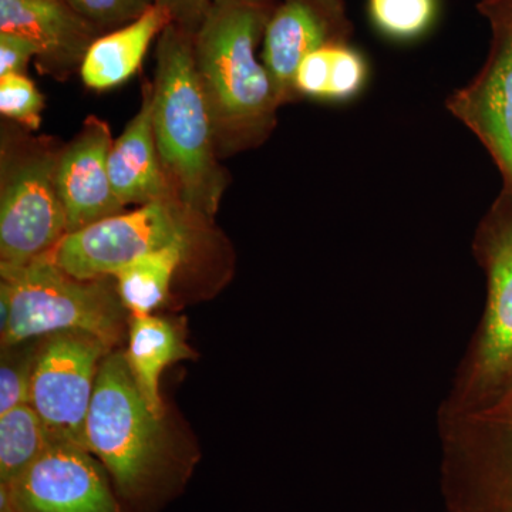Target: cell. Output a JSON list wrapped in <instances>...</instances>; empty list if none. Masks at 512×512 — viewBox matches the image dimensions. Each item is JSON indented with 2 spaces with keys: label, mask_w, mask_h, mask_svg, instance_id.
Masks as SVG:
<instances>
[{
  "label": "cell",
  "mask_w": 512,
  "mask_h": 512,
  "mask_svg": "<svg viewBox=\"0 0 512 512\" xmlns=\"http://www.w3.org/2000/svg\"><path fill=\"white\" fill-rule=\"evenodd\" d=\"M274 0H212L194 32V62L218 154L258 146L281 106L256 49Z\"/></svg>",
  "instance_id": "cell-1"
},
{
  "label": "cell",
  "mask_w": 512,
  "mask_h": 512,
  "mask_svg": "<svg viewBox=\"0 0 512 512\" xmlns=\"http://www.w3.org/2000/svg\"><path fill=\"white\" fill-rule=\"evenodd\" d=\"M153 128L174 200L194 220H211L225 191L224 171L194 62V33L170 23L157 43Z\"/></svg>",
  "instance_id": "cell-2"
},
{
  "label": "cell",
  "mask_w": 512,
  "mask_h": 512,
  "mask_svg": "<svg viewBox=\"0 0 512 512\" xmlns=\"http://www.w3.org/2000/svg\"><path fill=\"white\" fill-rule=\"evenodd\" d=\"M163 421L138 389L126 353L104 357L87 414L86 447L110 474L124 510L154 507L183 480Z\"/></svg>",
  "instance_id": "cell-3"
},
{
  "label": "cell",
  "mask_w": 512,
  "mask_h": 512,
  "mask_svg": "<svg viewBox=\"0 0 512 512\" xmlns=\"http://www.w3.org/2000/svg\"><path fill=\"white\" fill-rule=\"evenodd\" d=\"M0 275L12 303L2 349L62 332L89 333L111 349L120 342L127 309L109 276L83 281L46 258L0 265Z\"/></svg>",
  "instance_id": "cell-4"
},
{
  "label": "cell",
  "mask_w": 512,
  "mask_h": 512,
  "mask_svg": "<svg viewBox=\"0 0 512 512\" xmlns=\"http://www.w3.org/2000/svg\"><path fill=\"white\" fill-rule=\"evenodd\" d=\"M437 421L448 512H512V382L483 406Z\"/></svg>",
  "instance_id": "cell-5"
},
{
  "label": "cell",
  "mask_w": 512,
  "mask_h": 512,
  "mask_svg": "<svg viewBox=\"0 0 512 512\" xmlns=\"http://www.w3.org/2000/svg\"><path fill=\"white\" fill-rule=\"evenodd\" d=\"M476 252L487 272V305L439 413L476 409L512 382V212H498L485 222Z\"/></svg>",
  "instance_id": "cell-6"
},
{
  "label": "cell",
  "mask_w": 512,
  "mask_h": 512,
  "mask_svg": "<svg viewBox=\"0 0 512 512\" xmlns=\"http://www.w3.org/2000/svg\"><path fill=\"white\" fill-rule=\"evenodd\" d=\"M59 153L42 143L3 146L0 265L30 264L66 237L67 217L56 187Z\"/></svg>",
  "instance_id": "cell-7"
},
{
  "label": "cell",
  "mask_w": 512,
  "mask_h": 512,
  "mask_svg": "<svg viewBox=\"0 0 512 512\" xmlns=\"http://www.w3.org/2000/svg\"><path fill=\"white\" fill-rule=\"evenodd\" d=\"M192 221L177 201H154L70 232L43 258L83 281L107 278L150 252L190 245Z\"/></svg>",
  "instance_id": "cell-8"
},
{
  "label": "cell",
  "mask_w": 512,
  "mask_h": 512,
  "mask_svg": "<svg viewBox=\"0 0 512 512\" xmlns=\"http://www.w3.org/2000/svg\"><path fill=\"white\" fill-rule=\"evenodd\" d=\"M111 348L84 332L46 336L37 349L29 404L56 441L87 450L86 420L104 357Z\"/></svg>",
  "instance_id": "cell-9"
},
{
  "label": "cell",
  "mask_w": 512,
  "mask_h": 512,
  "mask_svg": "<svg viewBox=\"0 0 512 512\" xmlns=\"http://www.w3.org/2000/svg\"><path fill=\"white\" fill-rule=\"evenodd\" d=\"M0 512H126L93 454L55 441L13 483H0Z\"/></svg>",
  "instance_id": "cell-10"
},
{
  "label": "cell",
  "mask_w": 512,
  "mask_h": 512,
  "mask_svg": "<svg viewBox=\"0 0 512 512\" xmlns=\"http://www.w3.org/2000/svg\"><path fill=\"white\" fill-rule=\"evenodd\" d=\"M480 10L493 26V50L483 72L448 107L483 140L512 185V0H484Z\"/></svg>",
  "instance_id": "cell-11"
},
{
  "label": "cell",
  "mask_w": 512,
  "mask_h": 512,
  "mask_svg": "<svg viewBox=\"0 0 512 512\" xmlns=\"http://www.w3.org/2000/svg\"><path fill=\"white\" fill-rule=\"evenodd\" d=\"M350 22L342 0H284L276 6L262 40V63L281 104L296 92V73L306 56L346 45Z\"/></svg>",
  "instance_id": "cell-12"
},
{
  "label": "cell",
  "mask_w": 512,
  "mask_h": 512,
  "mask_svg": "<svg viewBox=\"0 0 512 512\" xmlns=\"http://www.w3.org/2000/svg\"><path fill=\"white\" fill-rule=\"evenodd\" d=\"M113 138L106 121L89 117L76 137L59 153L56 187L67 217V234L121 214L109 174Z\"/></svg>",
  "instance_id": "cell-13"
},
{
  "label": "cell",
  "mask_w": 512,
  "mask_h": 512,
  "mask_svg": "<svg viewBox=\"0 0 512 512\" xmlns=\"http://www.w3.org/2000/svg\"><path fill=\"white\" fill-rule=\"evenodd\" d=\"M0 32L26 37L43 72L64 76L82 66L99 30L63 0H0Z\"/></svg>",
  "instance_id": "cell-14"
},
{
  "label": "cell",
  "mask_w": 512,
  "mask_h": 512,
  "mask_svg": "<svg viewBox=\"0 0 512 512\" xmlns=\"http://www.w3.org/2000/svg\"><path fill=\"white\" fill-rule=\"evenodd\" d=\"M111 187L121 204L174 200L165 178L153 128V84H144L143 103L109 153ZM175 201V200H174Z\"/></svg>",
  "instance_id": "cell-15"
},
{
  "label": "cell",
  "mask_w": 512,
  "mask_h": 512,
  "mask_svg": "<svg viewBox=\"0 0 512 512\" xmlns=\"http://www.w3.org/2000/svg\"><path fill=\"white\" fill-rule=\"evenodd\" d=\"M170 23V13L154 5L134 22L97 37L80 66L84 84L101 92L127 82L140 69L154 37Z\"/></svg>",
  "instance_id": "cell-16"
},
{
  "label": "cell",
  "mask_w": 512,
  "mask_h": 512,
  "mask_svg": "<svg viewBox=\"0 0 512 512\" xmlns=\"http://www.w3.org/2000/svg\"><path fill=\"white\" fill-rule=\"evenodd\" d=\"M194 352L185 345L171 320L158 316H131L126 359L131 375L151 412L164 419L160 377L165 367L190 359Z\"/></svg>",
  "instance_id": "cell-17"
},
{
  "label": "cell",
  "mask_w": 512,
  "mask_h": 512,
  "mask_svg": "<svg viewBox=\"0 0 512 512\" xmlns=\"http://www.w3.org/2000/svg\"><path fill=\"white\" fill-rule=\"evenodd\" d=\"M190 245L174 244L134 259L111 278L131 316L151 315L168 298L175 269Z\"/></svg>",
  "instance_id": "cell-18"
},
{
  "label": "cell",
  "mask_w": 512,
  "mask_h": 512,
  "mask_svg": "<svg viewBox=\"0 0 512 512\" xmlns=\"http://www.w3.org/2000/svg\"><path fill=\"white\" fill-rule=\"evenodd\" d=\"M45 421L30 404L0 416V483L18 480L55 443Z\"/></svg>",
  "instance_id": "cell-19"
},
{
  "label": "cell",
  "mask_w": 512,
  "mask_h": 512,
  "mask_svg": "<svg viewBox=\"0 0 512 512\" xmlns=\"http://www.w3.org/2000/svg\"><path fill=\"white\" fill-rule=\"evenodd\" d=\"M369 12L383 35L413 40L433 25L437 0H369Z\"/></svg>",
  "instance_id": "cell-20"
},
{
  "label": "cell",
  "mask_w": 512,
  "mask_h": 512,
  "mask_svg": "<svg viewBox=\"0 0 512 512\" xmlns=\"http://www.w3.org/2000/svg\"><path fill=\"white\" fill-rule=\"evenodd\" d=\"M45 106L42 94L26 74H9L0 77V113L22 124L29 130H37L42 123Z\"/></svg>",
  "instance_id": "cell-21"
},
{
  "label": "cell",
  "mask_w": 512,
  "mask_h": 512,
  "mask_svg": "<svg viewBox=\"0 0 512 512\" xmlns=\"http://www.w3.org/2000/svg\"><path fill=\"white\" fill-rule=\"evenodd\" d=\"M97 30L120 29L140 18L157 0H63Z\"/></svg>",
  "instance_id": "cell-22"
},
{
  "label": "cell",
  "mask_w": 512,
  "mask_h": 512,
  "mask_svg": "<svg viewBox=\"0 0 512 512\" xmlns=\"http://www.w3.org/2000/svg\"><path fill=\"white\" fill-rule=\"evenodd\" d=\"M0 362V416L15 407L29 403L30 380L37 350L30 348L26 352L9 353L2 349Z\"/></svg>",
  "instance_id": "cell-23"
},
{
  "label": "cell",
  "mask_w": 512,
  "mask_h": 512,
  "mask_svg": "<svg viewBox=\"0 0 512 512\" xmlns=\"http://www.w3.org/2000/svg\"><path fill=\"white\" fill-rule=\"evenodd\" d=\"M366 77V62L359 52L348 43L332 47L328 100L352 99L363 89Z\"/></svg>",
  "instance_id": "cell-24"
},
{
  "label": "cell",
  "mask_w": 512,
  "mask_h": 512,
  "mask_svg": "<svg viewBox=\"0 0 512 512\" xmlns=\"http://www.w3.org/2000/svg\"><path fill=\"white\" fill-rule=\"evenodd\" d=\"M332 47H323L306 56L296 73V92L313 99H328Z\"/></svg>",
  "instance_id": "cell-25"
},
{
  "label": "cell",
  "mask_w": 512,
  "mask_h": 512,
  "mask_svg": "<svg viewBox=\"0 0 512 512\" xmlns=\"http://www.w3.org/2000/svg\"><path fill=\"white\" fill-rule=\"evenodd\" d=\"M33 57H37V49L30 40L15 33L0 32V77L25 74Z\"/></svg>",
  "instance_id": "cell-26"
},
{
  "label": "cell",
  "mask_w": 512,
  "mask_h": 512,
  "mask_svg": "<svg viewBox=\"0 0 512 512\" xmlns=\"http://www.w3.org/2000/svg\"><path fill=\"white\" fill-rule=\"evenodd\" d=\"M212 0H157L171 15L173 23L194 33Z\"/></svg>",
  "instance_id": "cell-27"
},
{
  "label": "cell",
  "mask_w": 512,
  "mask_h": 512,
  "mask_svg": "<svg viewBox=\"0 0 512 512\" xmlns=\"http://www.w3.org/2000/svg\"><path fill=\"white\" fill-rule=\"evenodd\" d=\"M10 315H12V303L8 288L0 284V336L5 335L8 330Z\"/></svg>",
  "instance_id": "cell-28"
}]
</instances>
